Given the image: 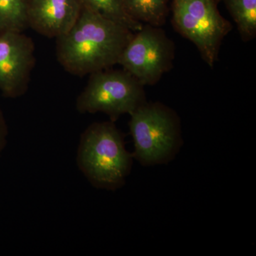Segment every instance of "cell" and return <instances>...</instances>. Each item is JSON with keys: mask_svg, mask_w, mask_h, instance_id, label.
Masks as SVG:
<instances>
[{"mask_svg": "<svg viewBox=\"0 0 256 256\" xmlns=\"http://www.w3.org/2000/svg\"><path fill=\"white\" fill-rule=\"evenodd\" d=\"M134 32L82 5L76 22L57 38V58L69 73L85 76L118 64Z\"/></svg>", "mask_w": 256, "mask_h": 256, "instance_id": "6da1fadb", "label": "cell"}, {"mask_svg": "<svg viewBox=\"0 0 256 256\" xmlns=\"http://www.w3.org/2000/svg\"><path fill=\"white\" fill-rule=\"evenodd\" d=\"M133 156L114 122H95L82 133L77 163L92 186L116 190L130 172Z\"/></svg>", "mask_w": 256, "mask_h": 256, "instance_id": "7a4b0ae2", "label": "cell"}, {"mask_svg": "<svg viewBox=\"0 0 256 256\" xmlns=\"http://www.w3.org/2000/svg\"><path fill=\"white\" fill-rule=\"evenodd\" d=\"M133 158L143 165L168 162L181 144V124L172 109L160 102H146L130 114Z\"/></svg>", "mask_w": 256, "mask_h": 256, "instance_id": "3957f363", "label": "cell"}, {"mask_svg": "<svg viewBox=\"0 0 256 256\" xmlns=\"http://www.w3.org/2000/svg\"><path fill=\"white\" fill-rule=\"evenodd\" d=\"M222 0H173L171 22L175 31L196 47L202 60L213 68L220 46L232 32V23L220 14Z\"/></svg>", "mask_w": 256, "mask_h": 256, "instance_id": "277c9868", "label": "cell"}, {"mask_svg": "<svg viewBox=\"0 0 256 256\" xmlns=\"http://www.w3.org/2000/svg\"><path fill=\"white\" fill-rule=\"evenodd\" d=\"M146 102L144 86L124 69L110 68L90 74L86 86L77 98L76 108L80 114L104 112L116 122Z\"/></svg>", "mask_w": 256, "mask_h": 256, "instance_id": "5b68a950", "label": "cell"}, {"mask_svg": "<svg viewBox=\"0 0 256 256\" xmlns=\"http://www.w3.org/2000/svg\"><path fill=\"white\" fill-rule=\"evenodd\" d=\"M175 50L162 28L143 24L124 47L118 64L144 86H154L173 68Z\"/></svg>", "mask_w": 256, "mask_h": 256, "instance_id": "8992f818", "label": "cell"}, {"mask_svg": "<svg viewBox=\"0 0 256 256\" xmlns=\"http://www.w3.org/2000/svg\"><path fill=\"white\" fill-rule=\"evenodd\" d=\"M34 60L31 38L22 32H0V90L5 97L25 92Z\"/></svg>", "mask_w": 256, "mask_h": 256, "instance_id": "52a82bcc", "label": "cell"}, {"mask_svg": "<svg viewBox=\"0 0 256 256\" xmlns=\"http://www.w3.org/2000/svg\"><path fill=\"white\" fill-rule=\"evenodd\" d=\"M82 8V0H28V26L57 38L76 22Z\"/></svg>", "mask_w": 256, "mask_h": 256, "instance_id": "ba28073f", "label": "cell"}, {"mask_svg": "<svg viewBox=\"0 0 256 256\" xmlns=\"http://www.w3.org/2000/svg\"><path fill=\"white\" fill-rule=\"evenodd\" d=\"M169 0H122L126 13L143 24L164 26L170 14Z\"/></svg>", "mask_w": 256, "mask_h": 256, "instance_id": "9c48e42d", "label": "cell"}, {"mask_svg": "<svg viewBox=\"0 0 256 256\" xmlns=\"http://www.w3.org/2000/svg\"><path fill=\"white\" fill-rule=\"evenodd\" d=\"M232 16L240 38L249 42L256 37V0H222Z\"/></svg>", "mask_w": 256, "mask_h": 256, "instance_id": "30bf717a", "label": "cell"}, {"mask_svg": "<svg viewBox=\"0 0 256 256\" xmlns=\"http://www.w3.org/2000/svg\"><path fill=\"white\" fill-rule=\"evenodd\" d=\"M28 26L26 0H0V32H22Z\"/></svg>", "mask_w": 256, "mask_h": 256, "instance_id": "8fae6325", "label": "cell"}, {"mask_svg": "<svg viewBox=\"0 0 256 256\" xmlns=\"http://www.w3.org/2000/svg\"><path fill=\"white\" fill-rule=\"evenodd\" d=\"M82 5L133 32L139 31L143 24L132 20L126 13L122 0H82Z\"/></svg>", "mask_w": 256, "mask_h": 256, "instance_id": "7c38bea8", "label": "cell"}, {"mask_svg": "<svg viewBox=\"0 0 256 256\" xmlns=\"http://www.w3.org/2000/svg\"><path fill=\"white\" fill-rule=\"evenodd\" d=\"M8 129L4 116L0 109V152L6 146L8 141Z\"/></svg>", "mask_w": 256, "mask_h": 256, "instance_id": "4fadbf2b", "label": "cell"}, {"mask_svg": "<svg viewBox=\"0 0 256 256\" xmlns=\"http://www.w3.org/2000/svg\"><path fill=\"white\" fill-rule=\"evenodd\" d=\"M26 2H28V0H26Z\"/></svg>", "mask_w": 256, "mask_h": 256, "instance_id": "5bb4252c", "label": "cell"}]
</instances>
